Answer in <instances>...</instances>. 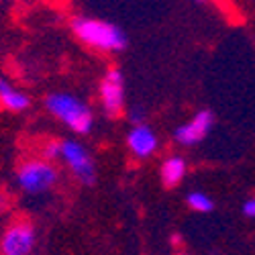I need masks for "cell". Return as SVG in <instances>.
<instances>
[{
	"label": "cell",
	"instance_id": "cell-1",
	"mask_svg": "<svg viewBox=\"0 0 255 255\" xmlns=\"http://www.w3.org/2000/svg\"><path fill=\"white\" fill-rule=\"evenodd\" d=\"M76 37L88 47L100 51H121L127 47V35L121 27L98 18H76L72 23Z\"/></svg>",
	"mask_w": 255,
	"mask_h": 255
},
{
	"label": "cell",
	"instance_id": "cell-2",
	"mask_svg": "<svg viewBox=\"0 0 255 255\" xmlns=\"http://www.w3.org/2000/svg\"><path fill=\"white\" fill-rule=\"evenodd\" d=\"M45 106L53 117H57L61 123H66L74 133H78V135L90 133L92 123H94L92 111L76 96L63 94V92L49 94L45 98Z\"/></svg>",
	"mask_w": 255,
	"mask_h": 255
},
{
	"label": "cell",
	"instance_id": "cell-3",
	"mask_svg": "<svg viewBox=\"0 0 255 255\" xmlns=\"http://www.w3.org/2000/svg\"><path fill=\"white\" fill-rule=\"evenodd\" d=\"M47 155L49 157H61L70 165V169L76 174V178L82 182V184H94L96 180V167H94V161H92V155L88 153L86 147H82L78 141H61L57 145H49L47 149Z\"/></svg>",
	"mask_w": 255,
	"mask_h": 255
},
{
	"label": "cell",
	"instance_id": "cell-4",
	"mask_svg": "<svg viewBox=\"0 0 255 255\" xmlns=\"http://www.w3.org/2000/svg\"><path fill=\"white\" fill-rule=\"evenodd\" d=\"M57 180L55 167L47 161H27L18 167L16 182L29 194H41L49 190Z\"/></svg>",
	"mask_w": 255,
	"mask_h": 255
},
{
	"label": "cell",
	"instance_id": "cell-5",
	"mask_svg": "<svg viewBox=\"0 0 255 255\" xmlns=\"http://www.w3.org/2000/svg\"><path fill=\"white\" fill-rule=\"evenodd\" d=\"M100 100L109 117L121 115L125 106V80L121 70H109L100 84Z\"/></svg>",
	"mask_w": 255,
	"mask_h": 255
},
{
	"label": "cell",
	"instance_id": "cell-6",
	"mask_svg": "<svg viewBox=\"0 0 255 255\" xmlns=\"http://www.w3.org/2000/svg\"><path fill=\"white\" fill-rule=\"evenodd\" d=\"M35 245V229L29 223H16L2 235V255H29Z\"/></svg>",
	"mask_w": 255,
	"mask_h": 255
},
{
	"label": "cell",
	"instance_id": "cell-7",
	"mask_svg": "<svg viewBox=\"0 0 255 255\" xmlns=\"http://www.w3.org/2000/svg\"><path fill=\"white\" fill-rule=\"evenodd\" d=\"M212 125H215V115L210 111H200L188 123L180 125L174 133V137L180 145H196L210 133Z\"/></svg>",
	"mask_w": 255,
	"mask_h": 255
},
{
	"label": "cell",
	"instance_id": "cell-8",
	"mask_svg": "<svg viewBox=\"0 0 255 255\" xmlns=\"http://www.w3.org/2000/svg\"><path fill=\"white\" fill-rule=\"evenodd\" d=\"M127 145L137 157H147L157 149V137L147 125H139L127 135Z\"/></svg>",
	"mask_w": 255,
	"mask_h": 255
},
{
	"label": "cell",
	"instance_id": "cell-9",
	"mask_svg": "<svg viewBox=\"0 0 255 255\" xmlns=\"http://www.w3.org/2000/svg\"><path fill=\"white\" fill-rule=\"evenodd\" d=\"M0 102H2L6 109L14 111V113H20V111H27L29 109V96L25 92H20L16 90L14 86H10V84L4 80V78H0Z\"/></svg>",
	"mask_w": 255,
	"mask_h": 255
},
{
	"label": "cell",
	"instance_id": "cell-10",
	"mask_svg": "<svg viewBox=\"0 0 255 255\" xmlns=\"http://www.w3.org/2000/svg\"><path fill=\"white\" fill-rule=\"evenodd\" d=\"M186 176V161L178 155L169 157L161 163V182L165 188H174L178 186Z\"/></svg>",
	"mask_w": 255,
	"mask_h": 255
},
{
	"label": "cell",
	"instance_id": "cell-11",
	"mask_svg": "<svg viewBox=\"0 0 255 255\" xmlns=\"http://www.w3.org/2000/svg\"><path fill=\"white\" fill-rule=\"evenodd\" d=\"M186 204L196 210V212H210L212 208H215V202H212V198L204 192H200V190H192L188 196H186Z\"/></svg>",
	"mask_w": 255,
	"mask_h": 255
},
{
	"label": "cell",
	"instance_id": "cell-12",
	"mask_svg": "<svg viewBox=\"0 0 255 255\" xmlns=\"http://www.w3.org/2000/svg\"><path fill=\"white\" fill-rule=\"evenodd\" d=\"M129 121L133 123V127L145 125V113H143V109H133L131 115H129Z\"/></svg>",
	"mask_w": 255,
	"mask_h": 255
},
{
	"label": "cell",
	"instance_id": "cell-13",
	"mask_svg": "<svg viewBox=\"0 0 255 255\" xmlns=\"http://www.w3.org/2000/svg\"><path fill=\"white\" fill-rule=\"evenodd\" d=\"M243 215L249 217V219H255V196L249 198V200L243 204Z\"/></svg>",
	"mask_w": 255,
	"mask_h": 255
},
{
	"label": "cell",
	"instance_id": "cell-14",
	"mask_svg": "<svg viewBox=\"0 0 255 255\" xmlns=\"http://www.w3.org/2000/svg\"><path fill=\"white\" fill-rule=\"evenodd\" d=\"M178 255H188V253H178Z\"/></svg>",
	"mask_w": 255,
	"mask_h": 255
}]
</instances>
